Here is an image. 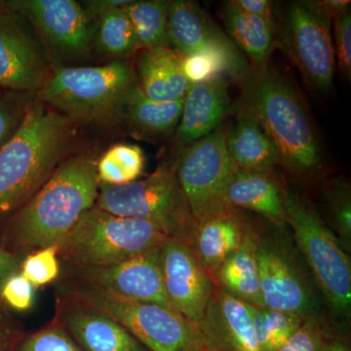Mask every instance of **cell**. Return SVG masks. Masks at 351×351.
Segmentation results:
<instances>
[{"instance_id":"obj_29","label":"cell","mask_w":351,"mask_h":351,"mask_svg":"<svg viewBox=\"0 0 351 351\" xmlns=\"http://www.w3.org/2000/svg\"><path fill=\"white\" fill-rule=\"evenodd\" d=\"M145 154L137 145L117 144L110 147L96 164L99 182L121 186L138 181L144 173Z\"/></svg>"},{"instance_id":"obj_2","label":"cell","mask_w":351,"mask_h":351,"mask_svg":"<svg viewBox=\"0 0 351 351\" xmlns=\"http://www.w3.org/2000/svg\"><path fill=\"white\" fill-rule=\"evenodd\" d=\"M96 161L68 157L11 221L10 239L23 250L56 245L87 210L95 207L99 182Z\"/></svg>"},{"instance_id":"obj_11","label":"cell","mask_w":351,"mask_h":351,"mask_svg":"<svg viewBox=\"0 0 351 351\" xmlns=\"http://www.w3.org/2000/svg\"><path fill=\"white\" fill-rule=\"evenodd\" d=\"M235 169L223 127L182 147L175 174L198 223L232 209L228 189Z\"/></svg>"},{"instance_id":"obj_20","label":"cell","mask_w":351,"mask_h":351,"mask_svg":"<svg viewBox=\"0 0 351 351\" xmlns=\"http://www.w3.org/2000/svg\"><path fill=\"white\" fill-rule=\"evenodd\" d=\"M248 226L243 212L237 208L198 223L191 247L212 280L226 258L241 245Z\"/></svg>"},{"instance_id":"obj_43","label":"cell","mask_w":351,"mask_h":351,"mask_svg":"<svg viewBox=\"0 0 351 351\" xmlns=\"http://www.w3.org/2000/svg\"><path fill=\"white\" fill-rule=\"evenodd\" d=\"M324 351H351V350L348 339L339 334H331Z\"/></svg>"},{"instance_id":"obj_38","label":"cell","mask_w":351,"mask_h":351,"mask_svg":"<svg viewBox=\"0 0 351 351\" xmlns=\"http://www.w3.org/2000/svg\"><path fill=\"white\" fill-rule=\"evenodd\" d=\"M34 297L36 288L21 272L9 276L0 288V300L14 311H29L34 306Z\"/></svg>"},{"instance_id":"obj_28","label":"cell","mask_w":351,"mask_h":351,"mask_svg":"<svg viewBox=\"0 0 351 351\" xmlns=\"http://www.w3.org/2000/svg\"><path fill=\"white\" fill-rule=\"evenodd\" d=\"M170 1H129L123 7L135 29L141 49L169 47L168 32Z\"/></svg>"},{"instance_id":"obj_40","label":"cell","mask_w":351,"mask_h":351,"mask_svg":"<svg viewBox=\"0 0 351 351\" xmlns=\"http://www.w3.org/2000/svg\"><path fill=\"white\" fill-rule=\"evenodd\" d=\"M23 258L18 254L0 249V288L9 276L18 272Z\"/></svg>"},{"instance_id":"obj_12","label":"cell","mask_w":351,"mask_h":351,"mask_svg":"<svg viewBox=\"0 0 351 351\" xmlns=\"http://www.w3.org/2000/svg\"><path fill=\"white\" fill-rule=\"evenodd\" d=\"M49 73L47 54L25 18L0 2V86L36 93Z\"/></svg>"},{"instance_id":"obj_21","label":"cell","mask_w":351,"mask_h":351,"mask_svg":"<svg viewBox=\"0 0 351 351\" xmlns=\"http://www.w3.org/2000/svg\"><path fill=\"white\" fill-rule=\"evenodd\" d=\"M230 206L253 212L276 228L287 226L282 186L272 173L235 169L228 189Z\"/></svg>"},{"instance_id":"obj_34","label":"cell","mask_w":351,"mask_h":351,"mask_svg":"<svg viewBox=\"0 0 351 351\" xmlns=\"http://www.w3.org/2000/svg\"><path fill=\"white\" fill-rule=\"evenodd\" d=\"M14 351H84L64 327L51 325L21 339Z\"/></svg>"},{"instance_id":"obj_30","label":"cell","mask_w":351,"mask_h":351,"mask_svg":"<svg viewBox=\"0 0 351 351\" xmlns=\"http://www.w3.org/2000/svg\"><path fill=\"white\" fill-rule=\"evenodd\" d=\"M250 306L258 345L262 351H276L304 323L297 314L265 306Z\"/></svg>"},{"instance_id":"obj_37","label":"cell","mask_w":351,"mask_h":351,"mask_svg":"<svg viewBox=\"0 0 351 351\" xmlns=\"http://www.w3.org/2000/svg\"><path fill=\"white\" fill-rule=\"evenodd\" d=\"M334 38L332 43L336 63L346 80L351 77V9H343L334 17Z\"/></svg>"},{"instance_id":"obj_25","label":"cell","mask_w":351,"mask_h":351,"mask_svg":"<svg viewBox=\"0 0 351 351\" xmlns=\"http://www.w3.org/2000/svg\"><path fill=\"white\" fill-rule=\"evenodd\" d=\"M221 15L230 38L248 55L257 73L267 68L277 44L276 19L241 12L230 1L223 4Z\"/></svg>"},{"instance_id":"obj_36","label":"cell","mask_w":351,"mask_h":351,"mask_svg":"<svg viewBox=\"0 0 351 351\" xmlns=\"http://www.w3.org/2000/svg\"><path fill=\"white\" fill-rule=\"evenodd\" d=\"M332 332L323 319H306L276 351H324Z\"/></svg>"},{"instance_id":"obj_4","label":"cell","mask_w":351,"mask_h":351,"mask_svg":"<svg viewBox=\"0 0 351 351\" xmlns=\"http://www.w3.org/2000/svg\"><path fill=\"white\" fill-rule=\"evenodd\" d=\"M136 82L124 62L98 66H60L36 93V100L73 122L106 125L121 119Z\"/></svg>"},{"instance_id":"obj_1","label":"cell","mask_w":351,"mask_h":351,"mask_svg":"<svg viewBox=\"0 0 351 351\" xmlns=\"http://www.w3.org/2000/svg\"><path fill=\"white\" fill-rule=\"evenodd\" d=\"M75 122L34 99L19 128L0 149V216L38 193L68 156Z\"/></svg>"},{"instance_id":"obj_15","label":"cell","mask_w":351,"mask_h":351,"mask_svg":"<svg viewBox=\"0 0 351 351\" xmlns=\"http://www.w3.org/2000/svg\"><path fill=\"white\" fill-rule=\"evenodd\" d=\"M168 32L170 44L175 46L176 51L182 56L213 55L225 60L237 78L248 75L247 64L232 40L195 2L170 1Z\"/></svg>"},{"instance_id":"obj_26","label":"cell","mask_w":351,"mask_h":351,"mask_svg":"<svg viewBox=\"0 0 351 351\" xmlns=\"http://www.w3.org/2000/svg\"><path fill=\"white\" fill-rule=\"evenodd\" d=\"M184 99L156 101L147 98L138 84L132 89L122 117L129 131L142 138L162 137L175 132L181 119Z\"/></svg>"},{"instance_id":"obj_8","label":"cell","mask_w":351,"mask_h":351,"mask_svg":"<svg viewBox=\"0 0 351 351\" xmlns=\"http://www.w3.org/2000/svg\"><path fill=\"white\" fill-rule=\"evenodd\" d=\"M169 239L156 226L96 206L87 210L59 243V256L76 267L115 265L158 248Z\"/></svg>"},{"instance_id":"obj_19","label":"cell","mask_w":351,"mask_h":351,"mask_svg":"<svg viewBox=\"0 0 351 351\" xmlns=\"http://www.w3.org/2000/svg\"><path fill=\"white\" fill-rule=\"evenodd\" d=\"M62 311L64 329L84 351H151L107 314L71 300Z\"/></svg>"},{"instance_id":"obj_42","label":"cell","mask_w":351,"mask_h":351,"mask_svg":"<svg viewBox=\"0 0 351 351\" xmlns=\"http://www.w3.org/2000/svg\"><path fill=\"white\" fill-rule=\"evenodd\" d=\"M319 4L320 6L322 7L323 10H324L332 20L337 14L343 11V9L348 8V6H350V1H348V0H322V1H319Z\"/></svg>"},{"instance_id":"obj_18","label":"cell","mask_w":351,"mask_h":351,"mask_svg":"<svg viewBox=\"0 0 351 351\" xmlns=\"http://www.w3.org/2000/svg\"><path fill=\"white\" fill-rule=\"evenodd\" d=\"M230 110V95L225 77L189 85L184 98L181 119L176 128V144H193L221 126Z\"/></svg>"},{"instance_id":"obj_33","label":"cell","mask_w":351,"mask_h":351,"mask_svg":"<svg viewBox=\"0 0 351 351\" xmlns=\"http://www.w3.org/2000/svg\"><path fill=\"white\" fill-rule=\"evenodd\" d=\"M36 99L32 92H9L0 97V149L19 128L27 108Z\"/></svg>"},{"instance_id":"obj_6","label":"cell","mask_w":351,"mask_h":351,"mask_svg":"<svg viewBox=\"0 0 351 351\" xmlns=\"http://www.w3.org/2000/svg\"><path fill=\"white\" fill-rule=\"evenodd\" d=\"M95 206L117 216L151 223L169 239L191 246L198 225L174 168L166 165L130 184H100Z\"/></svg>"},{"instance_id":"obj_3","label":"cell","mask_w":351,"mask_h":351,"mask_svg":"<svg viewBox=\"0 0 351 351\" xmlns=\"http://www.w3.org/2000/svg\"><path fill=\"white\" fill-rule=\"evenodd\" d=\"M240 107L253 115L276 147L279 165L299 177L319 169L322 152L306 107L285 76L269 66L249 82Z\"/></svg>"},{"instance_id":"obj_10","label":"cell","mask_w":351,"mask_h":351,"mask_svg":"<svg viewBox=\"0 0 351 351\" xmlns=\"http://www.w3.org/2000/svg\"><path fill=\"white\" fill-rule=\"evenodd\" d=\"M332 18L319 1H290L284 4L276 46L297 66L307 83L317 91L332 89L336 57L332 45Z\"/></svg>"},{"instance_id":"obj_7","label":"cell","mask_w":351,"mask_h":351,"mask_svg":"<svg viewBox=\"0 0 351 351\" xmlns=\"http://www.w3.org/2000/svg\"><path fill=\"white\" fill-rule=\"evenodd\" d=\"M64 286L71 300L107 314L147 350L181 351L189 346H204L196 325L173 309L131 299L82 280Z\"/></svg>"},{"instance_id":"obj_14","label":"cell","mask_w":351,"mask_h":351,"mask_svg":"<svg viewBox=\"0 0 351 351\" xmlns=\"http://www.w3.org/2000/svg\"><path fill=\"white\" fill-rule=\"evenodd\" d=\"M164 288L171 306L193 324L206 311L215 284L191 245L167 239L161 246Z\"/></svg>"},{"instance_id":"obj_5","label":"cell","mask_w":351,"mask_h":351,"mask_svg":"<svg viewBox=\"0 0 351 351\" xmlns=\"http://www.w3.org/2000/svg\"><path fill=\"white\" fill-rule=\"evenodd\" d=\"M286 223L316 286L339 318L351 313V263L331 228L315 208L282 188Z\"/></svg>"},{"instance_id":"obj_27","label":"cell","mask_w":351,"mask_h":351,"mask_svg":"<svg viewBox=\"0 0 351 351\" xmlns=\"http://www.w3.org/2000/svg\"><path fill=\"white\" fill-rule=\"evenodd\" d=\"M126 0H101L86 2L89 15L97 16L95 43L99 49L113 58L129 56L141 49L135 29L123 7Z\"/></svg>"},{"instance_id":"obj_22","label":"cell","mask_w":351,"mask_h":351,"mask_svg":"<svg viewBox=\"0 0 351 351\" xmlns=\"http://www.w3.org/2000/svg\"><path fill=\"white\" fill-rule=\"evenodd\" d=\"M138 83L145 96L156 101L182 100L189 87L181 66V55L170 47L142 49L138 54Z\"/></svg>"},{"instance_id":"obj_13","label":"cell","mask_w":351,"mask_h":351,"mask_svg":"<svg viewBox=\"0 0 351 351\" xmlns=\"http://www.w3.org/2000/svg\"><path fill=\"white\" fill-rule=\"evenodd\" d=\"M4 2L31 23L55 52L71 58L85 56L90 52L94 38L90 15L75 0Z\"/></svg>"},{"instance_id":"obj_39","label":"cell","mask_w":351,"mask_h":351,"mask_svg":"<svg viewBox=\"0 0 351 351\" xmlns=\"http://www.w3.org/2000/svg\"><path fill=\"white\" fill-rule=\"evenodd\" d=\"M232 6L241 12L263 18H274L276 4L269 0H232Z\"/></svg>"},{"instance_id":"obj_41","label":"cell","mask_w":351,"mask_h":351,"mask_svg":"<svg viewBox=\"0 0 351 351\" xmlns=\"http://www.w3.org/2000/svg\"><path fill=\"white\" fill-rule=\"evenodd\" d=\"M16 343L17 341L14 339L13 332L4 319L0 300V351H14Z\"/></svg>"},{"instance_id":"obj_23","label":"cell","mask_w":351,"mask_h":351,"mask_svg":"<svg viewBox=\"0 0 351 351\" xmlns=\"http://www.w3.org/2000/svg\"><path fill=\"white\" fill-rule=\"evenodd\" d=\"M214 284L247 304L263 306L257 262V228L249 223L241 245L214 276Z\"/></svg>"},{"instance_id":"obj_24","label":"cell","mask_w":351,"mask_h":351,"mask_svg":"<svg viewBox=\"0 0 351 351\" xmlns=\"http://www.w3.org/2000/svg\"><path fill=\"white\" fill-rule=\"evenodd\" d=\"M228 154L237 169L272 173L279 165L276 147L250 112L239 108L237 121L226 129Z\"/></svg>"},{"instance_id":"obj_31","label":"cell","mask_w":351,"mask_h":351,"mask_svg":"<svg viewBox=\"0 0 351 351\" xmlns=\"http://www.w3.org/2000/svg\"><path fill=\"white\" fill-rule=\"evenodd\" d=\"M323 206L326 210L330 228H332L337 239L346 251L351 243V193L348 182L332 180L323 189Z\"/></svg>"},{"instance_id":"obj_32","label":"cell","mask_w":351,"mask_h":351,"mask_svg":"<svg viewBox=\"0 0 351 351\" xmlns=\"http://www.w3.org/2000/svg\"><path fill=\"white\" fill-rule=\"evenodd\" d=\"M59 249L57 245L38 249L29 254L21 265V274L34 288L48 285L56 280L60 274Z\"/></svg>"},{"instance_id":"obj_44","label":"cell","mask_w":351,"mask_h":351,"mask_svg":"<svg viewBox=\"0 0 351 351\" xmlns=\"http://www.w3.org/2000/svg\"><path fill=\"white\" fill-rule=\"evenodd\" d=\"M181 351H209L205 346H189Z\"/></svg>"},{"instance_id":"obj_9","label":"cell","mask_w":351,"mask_h":351,"mask_svg":"<svg viewBox=\"0 0 351 351\" xmlns=\"http://www.w3.org/2000/svg\"><path fill=\"white\" fill-rule=\"evenodd\" d=\"M257 230V262L263 306L322 319L317 286L289 228Z\"/></svg>"},{"instance_id":"obj_16","label":"cell","mask_w":351,"mask_h":351,"mask_svg":"<svg viewBox=\"0 0 351 351\" xmlns=\"http://www.w3.org/2000/svg\"><path fill=\"white\" fill-rule=\"evenodd\" d=\"M76 269L78 280L107 288L131 299L173 309L164 288L161 247L108 267Z\"/></svg>"},{"instance_id":"obj_35","label":"cell","mask_w":351,"mask_h":351,"mask_svg":"<svg viewBox=\"0 0 351 351\" xmlns=\"http://www.w3.org/2000/svg\"><path fill=\"white\" fill-rule=\"evenodd\" d=\"M181 66L189 85L209 82L228 75L237 78L232 66L225 60L213 55L197 54L182 56Z\"/></svg>"},{"instance_id":"obj_17","label":"cell","mask_w":351,"mask_h":351,"mask_svg":"<svg viewBox=\"0 0 351 351\" xmlns=\"http://www.w3.org/2000/svg\"><path fill=\"white\" fill-rule=\"evenodd\" d=\"M209 351H262L250 306L215 285L202 319L196 324Z\"/></svg>"}]
</instances>
